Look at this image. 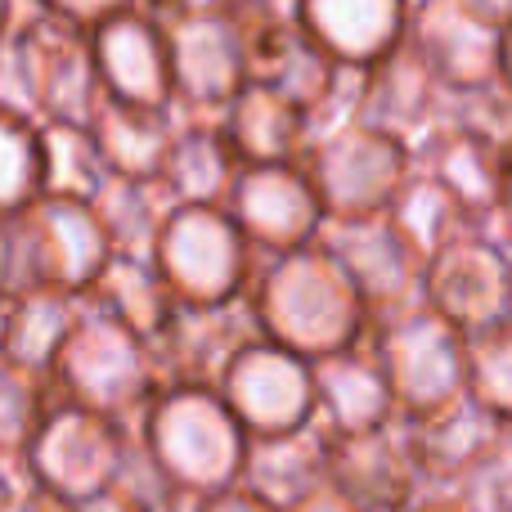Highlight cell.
Returning <instances> with one entry per match:
<instances>
[{
    "label": "cell",
    "instance_id": "obj_1",
    "mask_svg": "<svg viewBox=\"0 0 512 512\" xmlns=\"http://www.w3.org/2000/svg\"><path fill=\"white\" fill-rule=\"evenodd\" d=\"M243 306L261 342L283 346L310 364L351 351L373 333V315L360 288L324 243L261 256Z\"/></svg>",
    "mask_w": 512,
    "mask_h": 512
},
{
    "label": "cell",
    "instance_id": "obj_2",
    "mask_svg": "<svg viewBox=\"0 0 512 512\" xmlns=\"http://www.w3.org/2000/svg\"><path fill=\"white\" fill-rule=\"evenodd\" d=\"M140 450L176 486L180 499H207L216 490L239 486L248 459V432L221 391L212 387H162L131 427Z\"/></svg>",
    "mask_w": 512,
    "mask_h": 512
},
{
    "label": "cell",
    "instance_id": "obj_3",
    "mask_svg": "<svg viewBox=\"0 0 512 512\" xmlns=\"http://www.w3.org/2000/svg\"><path fill=\"white\" fill-rule=\"evenodd\" d=\"M50 387L54 400H68V405L95 409L113 423L135 427L144 405L158 396V369H153L144 337H135L131 328L81 301V319L54 360Z\"/></svg>",
    "mask_w": 512,
    "mask_h": 512
},
{
    "label": "cell",
    "instance_id": "obj_4",
    "mask_svg": "<svg viewBox=\"0 0 512 512\" xmlns=\"http://www.w3.org/2000/svg\"><path fill=\"white\" fill-rule=\"evenodd\" d=\"M131 427L95 414V409L54 400L27 450V486L59 504L90 512L113 490L126 454H131Z\"/></svg>",
    "mask_w": 512,
    "mask_h": 512
},
{
    "label": "cell",
    "instance_id": "obj_5",
    "mask_svg": "<svg viewBox=\"0 0 512 512\" xmlns=\"http://www.w3.org/2000/svg\"><path fill=\"white\" fill-rule=\"evenodd\" d=\"M261 256L225 207H171L153 265L180 306H234L248 297Z\"/></svg>",
    "mask_w": 512,
    "mask_h": 512
},
{
    "label": "cell",
    "instance_id": "obj_6",
    "mask_svg": "<svg viewBox=\"0 0 512 512\" xmlns=\"http://www.w3.org/2000/svg\"><path fill=\"white\" fill-rule=\"evenodd\" d=\"M14 243V292L50 288L68 297H86L104 265L113 261L104 225L86 198L41 194L27 212L9 221Z\"/></svg>",
    "mask_w": 512,
    "mask_h": 512
},
{
    "label": "cell",
    "instance_id": "obj_7",
    "mask_svg": "<svg viewBox=\"0 0 512 512\" xmlns=\"http://www.w3.org/2000/svg\"><path fill=\"white\" fill-rule=\"evenodd\" d=\"M369 346L382 364L400 418H423L468 396V337L436 310L418 306L378 319Z\"/></svg>",
    "mask_w": 512,
    "mask_h": 512
},
{
    "label": "cell",
    "instance_id": "obj_8",
    "mask_svg": "<svg viewBox=\"0 0 512 512\" xmlns=\"http://www.w3.org/2000/svg\"><path fill=\"white\" fill-rule=\"evenodd\" d=\"M310 185L328 221H373L387 216L405 180L414 176V149L373 126H346L328 140L310 144L306 158Z\"/></svg>",
    "mask_w": 512,
    "mask_h": 512
},
{
    "label": "cell",
    "instance_id": "obj_9",
    "mask_svg": "<svg viewBox=\"0 0 512 512\" xmlns=\"http://www.w3.org/2000/svg\"><path fill=\"white\" fill-rule=\"evenodd\" d=\"M14 36L23 50L36 126H90V113L104 99L90 32L32 9L27 18H14Z\"/></svg>",
    "mask_w": 512,
    "mask_h": 512
},
{
    "label": "cell",
    "instance_id": "obj_10",
    "mask_svg": "<svg viewBox=\"0 0 512 512\" xmlns=\"http://www.w3.org/2000/svg\"><path fill=\"white\" fill-rule=\"evenodd\" d=\"M423 306L463 337L512 324V256L486 230H468L427 261Z\"/></svg>",
    "mask_w": 512,
    "mask_h": 512
},
{
    "label": "cell",
    "instance_id": "obj_11",
    "mask_svg": "<svg viewBox=\"0 0 512 512\" xmlns=\"http://www.w3.org/2000/svg\"><path fill=\"white\" fill-rule=\"evenodd\" d=\"M176 86V113L189 122H225L230 104L248 86V50L221 9L162 23Z\"/></svg>",
    "mask_w": 512,
    "mask_h": 512
},
{
    "label": "cell",
    "instance_id": "obj_12",
    "mask_svg": "<svg viewBox=\"0 0 512 512\" xmlns=\"http://www.w3.org/2000/svg\"><path fill=\"white\" fill-rule=\"evenodd\" d=\"M216 391L230 405V414L239 418V427L248 432V441L301 432V427L315 423V373H310V360L261 342V337H252L234 355L230 369L216 382Z\"/></svg>",
    "mask_w": 512,
    "mask_h": 512
},
{
    "label": "cell",
    "instance_id": "obj_13",
    "mask_svg": "<svg viewBox=\"0 0 512 512\" xmlns=\"http://www.w3.org/2000/svg\"><path fill=\"white\" fill-rule=\"evenodd\" d=\"M319 243L351 274L373 324L423 306L427 261L400 239V230L387 216H373V221H328Z\"/></svg>",
    "mask_w": 512,
    "mask_h": 512
},
{
    "label": "cell",
    "instance_id": "obj_14",
    "mask_svg": "<svg viewBox=\"0 0 512 512\" xmlns=\"http://www.w3.org/2000/svg\"><path fill=\"white\" fill-rule=\"evenodd\" d=\"M225 212L234 216V225L243 230V239L252 243L256 256L310 248L324 234V207H319V194L301 162L243 167Z\"/></svg>",
    "mask_w": 512,
    "mask_h": 512
},
{
    "label": "cell",
    "instance_id": "obj_15",
    "mask_svg": "<svg viewBox=\"0 0 512 512\" xmlns=\"http://www.w3.org/2000/svg\"><path fill=\"white\" fill-rule=\"evenodd\" d=\"M328 481L360 512H409L427 499L405 418L360 436H328Z\"/></svg>",
    "mask_w": 512,
    "mask_h": 512
},
{
    "label": "cell",
    "instance_id": "obj_16",
    "mask_svg": "<svg viewBox=\"0 0 512 512\" xmlns=\"http://www.w3.org/2000/svg\"><path fill=\"white\" fill-rule=\"evenodd\" d=\"M409 45L432 68L445 95H463L499 81V54H504V27L486 23L463 0H423L409 9Z\"/></svg>",
    "mask_w": 512,
    "mask_h": 512
},
{
    "label": "cell",
    "instance_id": "obj_17",
    "mask_svg": "<svg viewBox=\"0 0 512 512\" xmlns=\"http://www.w3.org/2000/svg\"><path fill=\"white\" fill-rule=\"evenodd\" d=\"M256 337L252 315L243 301L234 306H176L171 324L162 337L149 346L153 369H158V391L162 387H212L230 360Z\"/></svg>",
    "mask_w": 512,
    "mask_h": 512
},
{
    "label": "cell",
    "instance_id": "obj_18",
    "mask_svg": "<svg viewBox=\"0 0 512 512\" xmlns=\"http://www.w3.org/2000/svg\"><path fill=\"white\" fill-rule=\"evenodd\" d=\"M95 50L99 86L108 99L131 108H153L171 113L176 108V86H171V59H167V32L140 9L113 14L90 32Z\"/></svg>",
    "mask_w": 512,
    "mask_h": 512
},
{
    "label": "cell",
    "instance_id": "obj_19",
    "mask_svg": "<svg viewBox=\"0 0 512 512\" xmlns=\"http://www.w3.org/2000/svg\"><path fill=\"white\" fill-rule=\"evenodd\" d=\"M441 113H445V90L409 41L396 45L382 63H373L369 77H364L360 126H373V131L391 135V140L409 144V149L441 126Z\"/></svg>",
    "mask_w": 512,
    "mask_h": 512
},
{
    "label": "cell",
    "instance_id": "obj_20",
    "mask_svg": "<svg viewBox=\"0 0 512 512\" xmlns=\"http://www.w3.org/2000/svg\"><path fill=\"white\" fill-rule=\"evenodd\" d=\"M409 9V0H301V27L328 59L373 68L405 45Z\"/></svg>",
    "mask_w": 512,
    "mask_h": 512
},
{
    "label": "cell",
    "instance_id": "obj_21",
    "mask_svg": "<svg viewBox=\"0 0 512 512\" xmlns=\"http://www.w3.org/2000/svg\"><path fill=\"white\" fill-rule=\"evenodd\" d=\"M310 373H315V423H324L328 436H360L400 418L369 342L342 355H324L310 364Z\"/></svg>",
    "mask_w": 512,
    "mask_h": 512
},
{
    "label": "cell",
    "instance_id": "obj_22",
    "mask_svg": "<svg viewBox=\"0 0 512 512\" xmlns=\"http://www.w3.org/2000/svg\"><path fill=\"white\" fill-rule=\"evenodd\" d=\"M504 158V149L445 122L427 140L414 144V171H423L441 189H450L454 203L472 221V230H486L490 216H495L499 189H504Z\"/></svg>",
    "mask_w": 512,
    "mask_h": 512
},
{
    "label": "cell",
    "instance_id": "obj_23",
    "mask_svg": "<svg viewBox=\"0 0 512 512\" xmlns=\"http://www.w3.org/2000/svg\"><path fill=\"white\" fill-rule=\"evenodd\" d=\"M405 427L427 495H454L459 481L472 472V463L481 459V450L490 445L499 418H490L477 400L463 396L454 405L436 409V414L405 418Z\"/></svg>",
    "mask_w": 512,
    "mask_h": 512
},
{
    "label": "cell",
    "instance_id": "obj_24",
    "mask_svg": "<svg viewBox=\"0 0 512 512\" xmlns=\"http://www.w3.org/2000/svg\"><path fill=\"white\" fill-rule=\"evenodd\" d=\"M243 176V158L234 153L221 122H189L180 117V131L171 140L162 189L176 207H230V194Z\"/></svg>",
    "mask_w": 512,
    "mask_h": 512
},
{
    "label": "cell",
    "instance_id": "obj_25",
    "mask_svg": "<svg viewBox=\"0 0 512 512\" xmlns=\"http://www.w3.org/2000/svg\"><path fill=\"white\" fill-rule=\"evenodd\" d=\"M328 481V432L324 423H310L301 432L283 436H256L248 441V459H243L239 486L261 495L274 508H297L310 490Z\"/></svg>",
    "mask_w": 512,
    "mask_h": 512
},
{
    "label": "cell",
    "instance_id": "obj_26",
    "mask_svg": "<svg viewBox=\"0 0 512 512\" xmlns=\"http://www.w3.org/2000/svg\"><path fill=\"white\" fill-rule=\"evenodd\" d=\"M90 135L99 144V158L113 176L126 180H162L167 167L171 140L180 131V113H153V108H131L117 99H99V108L90 113Z\"/></svg>",
    "mask_w": 512,
    "mask_h": 512
},
{
    "label": "cell",
    "instance_id": "obj_27",
    "mask_svg": "<svg viewBox=\"0 0 512 512\" xmlns=\"http://www.w3.org/2000/svg\"><path fill=\"white\" fill-rule=\"evenodd\" d=\"M221 126L230 135L234 153L243 158V167H283V162H301L310 149L306 113L261 81H248L239 90Z\"/></svg>",
    "mask_w": 512,
    "mask_h": 512
},
{
    "label": "cell",
    "instance_id": "obj_28",
    "mask_svg": "<svg viewBox=\"0 0 512 512\" xmlns=\"http://www.w3.org/2000/svg\"><path fill=\"white\" fill-rule=\"evenodd\" d=\"M81 319V297L50 288H18L0 306V355L18 369L50 378L68 333Z\"/></svg>",
    "mask_w": 512,
    "mask_h": 512
},
{
    "label": "cell",
    "instance_id": "obj_29",
    "mask_svg": "<svg viewBox=\"0 0 512 512\" xmlns=\"http://www.w3.org/2000/svg\"><path fill=\"white\" fill-rule=\"evenodd\" d=\"M90 310H99V315L117 319L122 328H131L135 337H144V342H158L162 328L171 324V315H176L180 301L171 297L167 279L158 274V265L153 261H140V256H113V261L104 265V274L95 279V288L86 292Z\"/></svg>",
    "mask_w": 512,
    "mask_h": 512
},
{
    "label": "cell",
    "instance_id": "obj_30",
    "mask_svg": "<svg viewBox=\"0 0 512 512\" xmlns=\"http://www.w3.org/2000/svg\"><path fill=\"white\" fill-rule=\"evenodd\" d=\"M99 225H104L113 256H140L153 261L158 234L171 216V198L162 189V180H126V176H108L104 189L90 198Z\"/></svg>",
    "mask_w": 512,
    "mask_h": 512
},
{
    "label": "cell",
    "instance_id": "obj_31",
    "mask_svg": "<svg viewBox=\"0 0 512 512\" xmlns=\"http://www.w3.org/2000/svg\"><path fill=\"white\" fill-rule=\"evenodd\" d=\"M333 77H337V59H328V54L310 41L306 27L248 50V81H261V86L279 90L301 113L319 104V95L333 86Z\"/></svg>",
    "mask_w": 512,
    "mask_h": 512
},
{
    "label": "cell",
    "instance_id": "obj_32",
    "mask_svg": "<svg viewBox=\"0 0 512 512\" xmlns=\"http://www.w3.org/2000/svg\"><path fill=\"white\" fill-rule=\"evenodd\" d=\"M387 221L396 225L400 239L423 256V261H432L445 243H454L459 234L472 230V221L463 216V207L454 203L450 189H441L432 176H423V171H414V176L405 180V189L396 194Z\"/></svg>",
    "mask_w": 512,
    "mask_h": 512
},
{
    "label": "cell",
    "instance_id": "obj_33",
    "mask_svg": "<svg viewBox=\"0 0 512 512\" xmlns=\"http://www.w3.org/2000/svg\"><path fill=\"white\" fill-rule=\"evenodd\" d=\"M54 405L50 378L32 369H18L0 355V468L27 481V450L41 432L45 414Z\"/></svg>",
    "mask_w": 512,
    "mask_h": 512
},
{
    "label": "cell",
    "instance_id": "obj_34",
    "mask_svg": "<svg viewBox=\"0 0 512 512\" xmlns=\"http://www.w3.org/2000/svg\"><path fill=\"white\" fill-rule=\"evenodd\" d=\"M41 194H45L41 126L0 113V221H14Z\"/></svg>",
    "mask_w": 512,
    "mask_h": 512
},
{
    "label": "cell",
    "instance_id": "obj_35",
    "mask_svg": "<svg viewBox=\"0 0 512 512\" xmlns=\"http://www.w3.org/2000/svg\"><path fill=\"white\" fill-rule=\"evenodd\" d=\"M45 144V194L95 198L113 171L99 158V144L86 126H41Z\"/></svg>",
    "mask_w": 512,
    "mask_h": 512
},
{
    "label": "cell",
    "instance_id": "obj_36",
    "mask_svg": "<svg viewBox=\"0 0 512 512\" xmlns=\"http://www.w3.org/2000/svg\"><path fill=\"white\" fill-rule=\"evenodd\" d=\"M468 396L499 423H512V324L468 337Z\"/></svg>",
    "mask_w": 512,
    "mask_h": 512
},
{
    "label": "cell",
    "instance_id": "obj_37",
    "mask_svg": "<svg viewBox=\"0 0 512 512\" xmlns=\"http://www.w3.org/2000/svg\"><path fill=\"white\" fill-rule=\"evenodd\" d=\"M185 508H189V499H180L176 486L158 472V463L140 450V441H131V454H126L113 490L90 512H185Z\"/></svg>",
    "mask_w": 512,
    "mask_h": 512
},
{
    "label": "cell",
    "instance_id": "obj_38",
    "mask_svg": "<svg viewBox=\"0 0 512 512\" xmlns=\"http://www.w3.org/2000/svg\"><path fill=\"white\" fill-rule=\"evenodd\" d=\"M441 122L512 153V90L504 81H490V86L463 90V95H445Z\"/></svg>",
    "mask_w": 512,
    "mask_h": 512
},
{
    "label": "cell",
    "instance_id": "obj_39",
    "mask_svg": "<svg viewBox=\"0 0 512 512\" xmlns=\"http://www.w3.org/2000/svg\"><path fill=\"white\" fill-rule=\"evenodd\" d=\"M450 499H459L468 512H512V423L495 427L490 445Z\"/></svg>",
    "mask_w": 512,
    "mask_h": 512
},
{
    "label": "cell",
    "instance_id": "obj_40",
    "mask_svg": "<svg viewBox=\"0 0 512 512\" xmlns=\"http://www.w3.org/2000/svg\"><path fill=\"white\" fill-rule=\"evenodd\" d=\"M216 9L243 36V50H256V45L301 27V0H221Z\"/></svg>",
    "mask_w": 512,
    "mask_h": 512
},
{
    "label": "cell",
    "instance_id": "obj_41",
    "mask_svg": "<svg viewBox=\"0 0 512 512\" xmlns=\"http://www.w3.org/2000/svg\"><path fill=\"white\" fill-rule=\"evenodd\" d=\"M41 14L63 18V23L81 27V32H95L99 23H108L113 14H126L135 9V0H32Z\"/></svg>",
    "mask_w": 512,
    "mask_h": 512
},
{
    "label": "cell",
    "instance_id": "obj_42",
    "mask_svg": "<svg viewBox=\"0 0 512 512\" xmlns=\"http://www.w3.org/2000/svg\"><path fill=\"white\" fill-rule=\"evenodd\" d=\"M189 512H283L274 504H265L261 495H252L248 486H230V490H216L207 499H194Z\"/></svg>",
    "mask_w": 512,
    "mask_h": 512
},
{
    "label": "cell",
    "instance_id": "obj_43",
    "mask_svg": "<svg viewBox=\"0 0 512 512\" xmlns=\"http://www.w3.org/2000/svg\"><path fill=\"white\" fill-rule=\"evenodd\" d=\"M486 234L512 256V153L504 158V189H499V207H495V216H490Z\"/></svg>",
    "mask_w": 512,
    "mask_h": 512
},
{
    "label": "cell",
    "instance_id": "obj_44",
    "mask_svg": "<svg viewBox=\"0 0 512 512\" xmlns=\"http://www.w3.org/2000/svg\"><path fill=\"white\" fill-rule=\"evenodd\" d=\"M221 0H135V9L140 14H149L153 23H171V18H189V14H207V9H216Z\"/></svg>",
    "mask_w": 512,
    "mask_h": 512
},
{
    "label": "cell",
    "instance_id": "obj_45",
    "mask_svg": "<svg viewBox=\"0 0 512 512\" xmlns=\"http://www.w3.org/2000/svg\"><path fill=\"white\" fill-rule=\"evenodd\" d=\"M288 512H360V508H355L351 499H346L342 490L333 486V481H324V486H319V490H310V495L301 499L297 508H288Z\"/></svg>",
    "mask_w": 512,
    "mask_h": 512
},
{
    "label": "cell",
    "instance_id": "obj_46",
    "mask_svg": "<svg viewBox=\"0 0 512 512\" xmlns=\"http://www.w3.org/2000/svg\"><path fill=\"white\" fill-rule=\"evenodd\" d=\"M14 292V243H9V221H0V306Z\"/></svg>",
    "mask_w": 512,
    "mask_h": 512
},
{
    "label": "cell",
    "instance_id": "obj_47",
    "mask_svg": "<svg viewBox=\"0 0 512 512\" xmlns=\"http://www.w3.org/2000/svg\"><path fill=\"white\" fill-rule=\"evenodd\" d=\"M9 512H77V508H68V504H59V499H50V495H41V490L27 486L23 495L14 499V508Z\"/></svg>",
    "mask_w": 512,
    "mask_h": 512
},
{
    "label": "cell",
    "instance_id": "obj_48",
    "mask_svg": "<svg viewBox=\"0 0 512 512\" xmlns=\"http://www.w3.org/2000/svg\"><path fill=\"white\" fill-rule=\"evenodd\" d=\"M463 5H472L481 18H486V23L504 27V32L512 27V0H463Z\"/></svg>",
    "mask_w": 512,
    "mask_h": 512
},
{
    "label": "cell",
    "instance_id": "obj_49",
    "mask_svg": "<svg viewBox=\"0 0 512 512\" xmlns=\"http://www.w3.org/2000/svg\"><path fill=\"white\" fill-rule=\"evenodd\" d=\"M23 490H27V481H23V477H14V472L0 468V512L14 508V499L23 495Z\"/></svg>",
    "mask_w": 512,
    "mask_h": 512
},
{
    "label": "cell",
    "instance_id": "obj_50",
    "mask_svg": "<svg viewBox=\"0 0 512 512\" xmlns=\"http://www.w3.org/2000/svg\"><path fill=\"white\" fill-rule=\"evenodd\" d=\"M409 512H468V508H463L459 499H450V495H427L423 504H414Z\"/></svg>",
    "mask_w": 512,
    "mask_h": 512
},
{
    "label": "cell",
    "instance_id": "obj_51",
    "mask_svg": "<svg viewBox=\"0 0 512 512\" xmlns=\"http://www.w3.org/2000/svg\"><path fill=\"white\" fill-rule=\"evenodd\" d=\"M499 81L512 90V27L504 32V54H499Z\"/></svg>",
    "mask_w": 512,
    "mask_h": 512
},
{
    "label": "cell",
    "instance_id": "obj_52",
    "mask_svg": "<svg viewBox=\"0 0 512 512\" xmlns=\"http://www.w3.org/2000/svg\"><path fill=\"white\" fill-rule=\"evenodd\" d=\"M14 18H18V14H14V0H0V32H5Z\"/></svg>",
    "mask_w": 512,
    "mask_h": 512
},
{
    "label": "cell",
    "instance_id": "obj_53",
    "mask_svg": "<svg viewBox=\"0 0 512 512\" xmlns=\"http://www.w3.org/2000/svg\"><path fill=\"white\" fill-rule=\"evenodd\" d=\"M409 5H423V0H409Z\"/></svg>",
    "mask_w": 512,
    "mask_h": 512
},
{
    "label": "cell",
    "instance_id": "obj_54",
    "mask_svg": "<svg viewBox=\"0 0 512 512\" xmlns=\"http://www.w3.org/2000/svg\"><path fill=\"white\" fill-rule=\"evenodd\" d=\"M185 512H189V508H185Z\"/></svg>",
    "mask_w": 512,
    "mask_h": 512
}]
</instances>
